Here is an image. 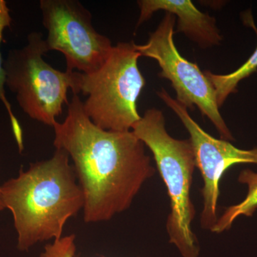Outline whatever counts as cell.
Segmentation results:
<instances>
[{
	"label": "cell",
	"instance_id": "cell-4",
	"mask_svg": "<svg viewBox=\"0 0 257 257\" xmlns=\"http://www.w3.org/2000/svg\"><path fill=\"white\" fill-rule=\"evenodd\" d=\"M140 57L133 41L118 42L97 71L80 72L79 93L87 96L83 109L98 127L130 131L141 119L138 101L146 80L139 68Z\"/></svg>",
	"mask_w": 257,
	"mask_h": 257
},
{
	"label": "cell",
	"instance_id": "cell-3",
	"mask_svg": "<svg viewBox=\"0 0 257 257\" xmlns=\"http://www.w3.org/2000/svg\"><path fill=\"white\" fill-rule=\"evenodd\" d=\"M132 131L151 150L170 199L166 229L170 242L182 257H199L200 247L192 223L196 215L191 199L195 155L190 140L172 138L166 128L163 112L156 108L145 111Z\"/></svg>",
	"mask_w": 257,
	"mask_h": 257
},
{
	"label": "cell",
	"instance_id": "cell-13",
	"mask_svg": "<svg viewBox=\"0 0 257 257\" xmlns=\"http://www.w3.org/2000/svg\"><path fill=\"white\" fill-rule=\"evenodd\" d=\"M75 240L76 236L73 234L54 240L53 242L45 246L40 257H75Z\"/></svg>",
	"mask_w": 257,
	"mask_h": 257
},
{
	"label": "cell",
	"instance_id": "cell-10",
	"mask_svg": "<svg viewBox=\"0 0 257 257\" xmlns=\"http://www.w3.org/2000/svg\"><path fill=\"white\" fill-rule=\"evenodd\" d=\"M243 23L254 30L257 37V28L251 12L242 15ZM257 70V47L251 57L236 70L229 74H214L210 71H204L216 93V101L219 108L223 106L228 96L236 92L238 84L243 79L247 78Z\"/></svg>",
	"mask_w": 257,
	"mask_h": 257
},
{
	"label": "cell",
	"instance_id": "cell-6",
	"mask_svg": "<svg viewBox=\"0 0 257 257\" xmlns=\"http://www.w3.org/2000/svg\"><path fill=\"white\" fill-rule=\"evenodd\" d=\"M175 15L166 13L156 30L150 33L148 41L136 45L143 57L157 61L161 69L159 76L167 79L175 89L177 100L187 109L197 106L217 130L221 140L234 141L232 134L221 116L216 93L204 72L179 53L175 41Z\"/></svg>",
	"mask_w": 257,
	"mask_h": 257
},
{
	"label": "cell",
	"instance_id": "cell-7",
	"mask_svg": "<svg viewBox=\"0 0 257 257\" xmlns=\"http://www.w3.org/2000/svg\"><path fill=\"white\" fill-rule=\"evenodd\" d=\"M42 24L48 32L47 50L63 54L67 72L77 69L92 74L100 68L110 55L109 37L99 33L92 15L77 0H41Z\"/></svg>",
	"mask_w": 257,
	"mask_h": 257
},
{
	"label": "cell",
	"instance_id": "cell-12",
	"mask_svg": "<svg viewBox=\"0 0 257 257\" xmlns=\"http://www.w3.org/2000/svg\"><path fill=\"white\" fill-rule=\"evenodd\" d=\"M12 22H13V19L10 15L8 4L5 0H0V100L4 104L5 109L9 115L15 139L20 151H22L23 150V131L19 124L18 119L13 113L11 104L6 97L5 89V85H6V75H5L4 69V60H3L1 53V44L3 40V34L7 28L11 26Z\"/></svg>",
	"mask_w": 257,
	"mask_h": 257
},
{
	"label": "cell",
	"instance_id": "cell-5",
	"mask_svg": "<svg viewBox=\"0 0 257 257\" xmlns=\"http://www.w3.org/2000/svg\"><path fill=\"white\" fill-rule=\"evenodd\" d=\"M48 52L41 32H32L28 44L10 50L4 60L6 86L16 96L19 106L31 119L53 127L64 104L67 92L79 94L80 72H62L45 62Z\"/></svg>",
	"mask_w": 257,
	"mask_h": 257
},
{
	"label": "cell",
	"instance_id": "cell-14",
	"mask_svg": "<svg viewBox=\"0 0 257 257\" xmlns=\"http://www.w3.org/2000/svg\"><path fill=\"white\" fill-rule=\"evenodd\" d=\"M5 209L4 204H3V199H2L1 195V187H0V211Z\"/></svg>",
	"mask_w": 257,
	"mask_h": 257
},
{
	"label": "cell",
	"instance_id": "cell-9",
	"mask_svg": "<svg viewBox=\"0 0 257 257\" xmlns=\"http://www.w3.org/2000/svg\"><path fill=\"white\" fill-rule=\"evenodd\" d=\"M140 10L137 28L152 18L160 10L177 18V32H182L187 38L207 49L217 46L222 41L216 19L196 8L190 0H140Z\"/></svg>",
	"mask_w": 257,
	"mask_h": 257
},
{
	"label": "cell",
	"instance_id": "cell-11",
	"mask_svg": "<svg viewBox=\"0 0 257 257\" xmlns=\"http://www.w3.org/2000/svg\"><path fill=\"white\" fill-rule=\"evenodd\" d=\"M239 183L247 186L248 192L243 201L226 208L216 221L211 232L220 234L231 229L233 223L241 216H252L257 209V173L249 169L240 172Z\"/></svg>",
	"mask_w": 257,
	"mask_h": 257
},
{
	"label": "cell",
	"instance_id": "cell-8",
	"mask_svg": "<svg viewBox=\"0 0 257 257\" xmlns=\"http://www.w3.org/2000/svg\"><path fill=\"white\" fill-rule=\"evenodd\" d=\"M157 95L178 116L190 135L196 165L204 181L202 189L204 205L200 224L203 229L211 231L219 218L217 206L221 177L231 166L257 165V147L251 150H241L230 142L214 138L192 119L185 106L172 97L165 89L157 92Z\"/></svg>",
	"mask_w": 257,
	"mask_h": 257
},
{
	"label": "cell",
	"instance_id": "cell-2",
	"mask_svg": "<svg viewBox=\"0 0 257 257\" xmlns=\"http://www.w3.org/2000/svg\"><path fill=\"white\" fill-rule=\"evenodd\" d=\"M67 152L56 150L49 160L21 169L1 186L5 209L13 214L18 248L62 238L64 226L84 207V194Z\"/></svg>",
	"mask_w": 257,
	"mask_h": 257
},
{
	"label": "cell",
	"instance_id": "cell-1",
	"mask_svg": "<svg viewBox=\"0 0 257 257\" xmlns=\"http://www.w3.org/2000/svg\"><path fill=\"white\" fill-rule=\"evenodd\" d=\"M56 150L67 152L84 194L86 223L111 220L127 210L144 184L156 172L145 144L132 130L98 127L73 94L67 116L53 126Z\"/></svg>",
	"mask_w": 257,
	"mask_h": 257
}]
</instances>
